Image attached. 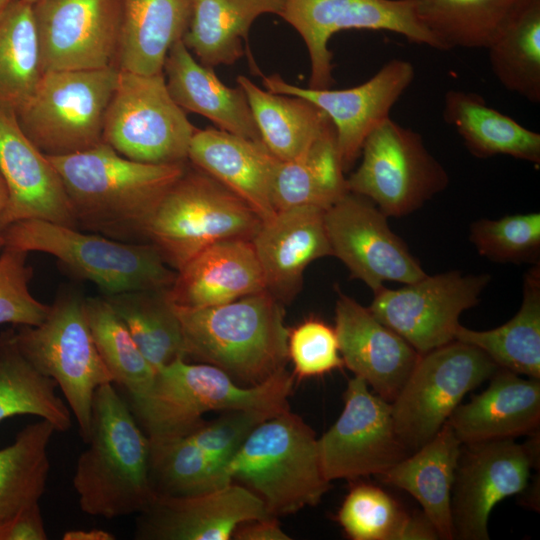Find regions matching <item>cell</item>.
<instances>
[{
    "label": "cell",
    "instance_id": "8992f818",
    "mask_svg": "<svg viewBox=\"0 0 540 540\" xmlns=\"http://www.w3.org/2000/svg\"><path fill=\"white\" fill-rule=\"evenodd\" d=\"M4 246L56 257L103 295L134 290H166L177 272L150 243H130L39 220L14 222L2 229Z\"/></svg>",
    "mask_w": 540,
    "mask_h": 540
},
{
    "label": "cell",
    "instance_id": "9c48e42d",
    "mask_svg": "<svg viewBox=\"0 0 540 540\" xmlns=\"http://www.w3.org/2000/svg\"><path fill=\"white\" fill-rule=\"evenodd\" d=\"M119 69L45 71L16 113L31 142L46 156L82 152L103 142L106 111Z\"/></svg>",
    "mask_w": 540,
    "mask_h": 540
},
{
    "label": "cell",
    "instance_id": "7dc6e473",
    "mask_svg": "<svg viewBox=\"0 0 540 540\" xmlns=\"http://www.w3.org/2000/svg\"><path fill=\"white\" fill-rule=\"evenodd\" d=\"M272 416L257 410H229L186 437L215 459L227 463L253 429Z\"/></svg>",
    "mask_w": 540,
    "mask_h": 540
},
{
    "label": "cell",
    "instance_id": "e0dca14e",
    "mask_svg": "<svg viewBox=\"0 0 540 540\" xmlns=\"http://www.w3.org/2000/svg\"><path fill=\"white\" fill-rule=\"evenodd\" d=\"M388 217L368 198L347 192L324 211L332 255L373 292L385 281L416 282L427 275Z\"/></svg>",
    "mask_w": 540,
    "mask_h": 540
},
{
    "label": "cell",
    "instance_id": "9a60e30c",
    "mask_svg": "<svg viewBox=\"0 0 540 540\" xmlns=\"http://www.w3.org/2000/svg\"><path fill=\"white\" fill-rule=\"evenodd\" d=\"M353 377L343 394L344 408L317 439L322 472L328 481L378 476L411 454L396 432L391 403Z\"/></svg>",
    "mask_w": 540,
    "mask_h": 540
},
{
    "label": "cell",
    "instance_id": "ee69618b",
    "mask_svg": "<svg viewBox=\"0 0 540 540\" xmlns=\"http://www.w3.org/2000/svg\"><path fill=\"white\" fill-rule=\"evenodd\" d=\"M470 241L479 255L496 263H533L540 257V213L479 219L470 225Z\"/></svg>",
    "mask_w": 540,
    "mask_h": 540
},
{
    "label": "cell",
    "instance_id": "ffe728a7",
    "mask_svg": "<svg viewBox=\"0 0 540 540\" xmlns=\"http://www.w3.org/2000/svg\"><path fill=\"white\" fill-rule=\"evenodd\" d=\"M270 516L255 493L233 483L196 495L155 493L149 505L139 513L134 538L229 540L240 524Z\"/></svg>",
    "mask_w": 540,
    "mask_h": 540
},
{
    "label": "cell",
    "instance_id": "c3c4849f",
    "mask_svg": "<svg viewBox=\"0 0 540 540\" xmlns=\"http://www.w3.org/2000/svg\"><path fill=\"white\" fill-rule=\"evenodd\" d=\"M48 538L39 504L0 522V540H46Z\"/></svg>",
    "mask_w": 540,
    "mask_h": 540
},
{
    "label": "cell",
    "instance_id": "f1b7e54d",
    "mask_svg": "<svg viewBox=\"0 0 540 540\" xmlns=\"http://www.w3.org/2000/svg\"><path fill=\"white\" fill-rule=\"evenodd\" d=\"M116 67L144 75L163 73L166 56L182 40L192 0H119Z\"/></svg>",
    "mask_w": 540,
    "mask_h": 540
},
{
    "label": "cell",
    "instance_id": "b9f144b4",
    "mask_svg": "<svg viewBox=\"0 0 540 540\" xmlns=\"http://www.w3.org/2000/svg\"><path fill=\"white\" fill-rule=\"evenodd\" d=\"M348 192L344 171L331 155L305 160H279L275 169L271 201L275 212L301 206L324 210Z\"/></svg>",
    "mask_w": 540,
    "mask_h": 540
},
{
    "label": "cell",
    "instance_id": "7c38bea8",
    "mask_svg": "<svg viewBox=\"0 0 540 540\" xmlns=\"http://www.w3.org/2000/svg\"><path fill=\"white\" fill-rule=\"evenodd\" d=\"M499 367L481 349L454 340L421 354L391 402L394 426L413 453L431 440L463 397Z\"/></svg>",
    "mask_w": 540,
    "mask_h": 540
},
{
    "label": "cell",
    "instance_id": "83f0119b",
    "mask_svg": "<svg viewBox=\"0 0 540 540\" xmlns=\"http://www.w3.org/2000/svg\"><path fill=\"white\" fill-rule=\"evenodd\" d=\"M461 446L446 422L431 440L377 476L384 484L409 493L441 540H454L451 494Z\"/></svg>",
    "mask_w": 540,
    "mask_h": 540
},
{
    "label": "cell",
    "instance_id": "603a6c76",
    "mask_svg": "<svg viewBox=\"0 0 540 540\" xmlns=\"http://www.w3.org/2000/svg\"><path fill=\"white\" fill-rule=\"evenodd\" d=\"M324 211L301 206L276 212L251 239L266 288L281 302L292 299L300 289L310 263L332 255Z\"/></svg>",
    "mask_w": 540,
    "mask_h": 540
},
{
    "label": "cell",
    "instance_id": "1f68e13d",
    "mask_svg": "<svg viewBox=\"0 0 540 540\" xmlns=\"http://www.w3.org/2000/svg\"><path fill=\"white\" fill-rule=\"evenodd\" d=\"M285 0H192L188 50L209 68L231 65L244 55L252 23L263 14L279 15Z\"/></svg>",
    "mask_w": 540,
    "mask_h": 540
},
{
    "label": "cell",
    "instance_id": "d6a6232c",
    "mask_svg": "<svg viewBox=\"0 0 540 540\" xmlns=\"http://www.w3.org/2000/svg\"><path fill=\"white\" fill-rule=\"evenodd\" d=\"M441 50L487 48L497 34L537 0H406Z\"/></svg>",
    "mask_w": 540,
    "mask_h": 540
},
{
    "label": "cell",
    "instance_id": "5bb4252c",
    "mask_svg": "<svg viewBox=\"0 0 540 540\" xmlns=\"http://www.w3.org/2000/svg\"><path fill=\"white\" fill-rule=\"evenodd\" d=\"M487 273L458 270L404 284L399 289L382 286L374 293L371 313L424 354L455 340L462 312L476 306L488 286Z\"/></svg>",
    "mask_w": 540,
    "mask_h": 540
},
{
    "label": "cell",
    "instance_id": "f35d334b",
    "mask_svg": "<svg viewBox=\"0 0 540 540\" xmlns=\"http://www.w3.org/2000/svg\"><path fill=\"white\" fill-rule=\"evenodd\" d=\"M497 80L508 91L540 102V0L509 22L486 48Z\"/></svg>",
    "mask_w": 540,
    "mask_h": 540
},
{
    "label": "cell",
    "instance_id": "4dcf8cb0",
    "mask_svg": "<svg viewBox=\"0 0 540 540\" xmlns=\"http://www.w3.org/2000/svg\"><path fill=\"white\" fill-rule=\"evenodd\" d=\"M443 119L477 158L505 155L540 164V134L489 106L475 92L448 90L444 96Z\"/></svg>",
    "mask_w": 540,
    "mask_h": 540
},
{
    "label": "cell",
    "instance_id": "ac0fdd59",
    "mask_svg": "<svg viewBox=\"0 0 540 540\" xmlns=\"http://www.w3.org/2000/svg\"><path fill=\"white\" fill-rule=\"evenodd\" d=\"M415 78V69L405 59H391L369 80L348 89H312L295 86L280 75H262L267 91L302 97L321 110L331 120L336 145L344 172L361 154L368 135L386 119L396 102Z\"/></svg>",
    "mask_w": 540,
    "mask_h": 540
},
{
    "label": "cell",
    "instance_id": "7402d4cb",
    "mask_svg": "<svg viewBox=\"0 0 540 540\" xmlns=\"http://www.w3.org/2000/svg\"><path fill=\"white\" fill-rule=\"evenodd\" d=\"M334 328L344 366L391 403L421 354L369 308L340 291Z\"/></svg>",
    "mask_w": 540,
    "mask_h": 540
},
{
    "label": "cell",
    "instance_id": "6da1fadb",
    "mask_svg": "<svg viewBox=\"0 0 540 540\" xmlns=\"http://www.w3.org/2000/svg\"><path fill=\"white\" fill-rule=\"evenodd\" d=\"M47 157L63 183L78 229L130 243H147L151 214L187 165L137 162L104 142Z\"/></svg>",
    "mask_w": 540,
    "mask_h": 540
},
{
    "label": "cell",
    "instance_id": "44dd1931",
    "mask_svg": "<svg viewBox=\"0 0 540 540\" xmlns=\"http://www.w3.org/2000/svg\"><path fill=\"white\" fill-rule=\"evenodd\" d=\"M0 172L9 198L1 231L21 220L78 225L63 183L49 158L21 129L16 114L0 109Z\"/></svg>",
    "mask_w": 540,
    "mask_h": 540
},
{
    "label": "cell",
    "instance_id": "7bdbcfd3",
    "mask_svg": "<svg viewBox=\"0 0 540 540\" xmlns=\"http://www.w3.org/2000/svg\"><path fill=\"white\" fill-rule=\"evenodd\" d=\"M337 520L352 540H413L418 512H408L376 485L358 483L345 497Z\"/></svg>",
    "mask_w": 540,
    "mask_h": 540
},
{
    "label": "cell",
    "instance_id": "4316f807",
    "mask_svg": "<svg viewBox=\"0 0 540 540\" xmlns=\"http://www.w3.org/2000/svg\"><path fill=\"white\" fill-rule=\"evenodd\" d=\"M163 74L171 97L184 111L202 115L223 131L262 141L243 89L223 84L182 40L170 48Z\"/></svg>",
    "mask_w": 540,
    "mask_h": 540
},
{
    "label": "cell",
    "instance_id": "f6af8a7d",
    "mask_svg": "<svg viewBox=\"0 0 540 540\" xmlns=\"http://www.w3.org/2000/svg\"><path fill=\"white\" fill-rule=\"evenodd\" d=\"M27 252L4 246L0 253V325L37 326L47 317L50 305L29 290L32 268Z\"/></svg>",
    "mask_w": 540,
    "mask_h": 540
},
{
    "label": "cell",
    "instance_id": "74e56055",
    "mask_svg": "<svg viewBox=\"0 0 540 540\" xmlns=\"http://www.w3.org/2000/svg\"><path fill=\"white\" fill-rule=\"evenodd\" d=\"M166 290L102 295L125 323L141 353L155 370L178 358L185 359L181 324Z\"/></svg>",
    "mask_w": 540,
    "mask_h": 540
},
{
    "label": "cell",
    "instance_id": "f546056e",
    "mask_svg": "<svg viewBox=\"0 0 540 540\" xmlns=\"http://www.w3.org/2000/svg\"><path fill=\"white\" fill-rule=\"evenodd\" d=\"M237 83L247 97L263 143L279 160H304L317 143L335 135L329 117L312 102L263 90L243 75L237 77Z\"/></svg>",
    "mask_w": 540,
    "mask_h": 540
},
{
    "label": "cell",
    "instance_id": "8fae6325",
    "mask_svg": "<svg viewBox=\"0 0 540 540\" xmlns=\"http://www.w3.org/2000/svg\"><path fill=\"white\" fill-rule=\"evenodd\" d=\"M360 155L346 178L348 191L370 199L387 217L415 212L450 182L422 136L391 118L368 135Z\"/></svg>",
    "mask_w": 540,
    "mask_h": 540
},
{
    "label": "cell",
    "instance_id": "d590c367",
    "mask_svg": "<svg viewBox=\"0 0 540 540\" xmlns=\"http://www.w3.org/2000/svg\"><path fill=\"white\" fill-rule=\"evenodd\" d=\"M43 73L33 5L14 0L0 12V109L16 114Z\"/></svg>",
    "mask_w": 540,
    "mask_h": 540
},
{
    "label": "cell",
    "instance_id": "277c9868",
    "mask_svg": "<svg viewBox=\"0 0 540 540\" xmlns=\"http://www.w3.org/2000/svg\"><path fill=\"white\" fill-rule=\"evenodd\" d=\"M173 307L186 360L213 365L242 386L286 369L289 329L281 301L268 290L212 307Z\"/></svg>",
    "mask_w": 540,
    "mask_h": 540
},
{
    "label": "cell",
    "instance_id": "d4e9b609",
    "mask_svg": "<svg viewBox=\"0 0 540 540\" xmlns=\"http://www.w3.org/2000/svg\"><path fill=\"white\" fill-rule=\"evenodd\" d=\"M447 423L462 444L532 435L539 431L540 379L498 368L489 386L459 404Z\"/></svg>",
    "mask_w": 540,
    "mask_h": 540
},
{
    "label": "cell",
    "instance_id": "836d02e7",
    "mask_svg": "<svg viewBox=\"0 0 540 540\" xmlns=\"http://www.w3.org/2000/svg\"><path fill=\"white\" fill-rule=\"evenodd\" d=\"M522 293L520 309L507 323L486 331L460 324L455 340L481 349L499 368L540 379V262L525 273Z\"/></svg>",
    "mask_w": 540,
    "mask_h": 540
},
{
    "label": "cell",
    "instance_id": "816d5d0a",
    "mask_svg": "<svg viewBox=\"0 0 540 540\" xmlns=\"http://www.w3.org/2000/svg\"><path fill=\"white\" fill-rule=\"evenodd\" d=\"M9 198L8 188L6 182L0 172V224L3 212L7 206ZM4 248V239L2 236L1 226H0V253Z\"/></svg>",
    "mask_w": 540,
    "mask_h": 540
},
{
    "label": "cell",
    "instance_id": "ba28073f",
    "mask_svg": "<svg viewBox=\"0 0 540 540\" xmlns=\"http://www.w3.org/2000/svg\"><path fill=\"white\" fill-rule=\"evenodd\" d=\"M15 339L26 358L56 382L86 444L95 391L114 382L94 343L85 298L73 291L60 294L45 320L37 326H20Z\"/></svg>",
    "mask_w": 540,
    "mask_h": 540
},
{
    "label": "cell",
    "instance_id": "2e32d148",
    "mask_svg": "<svg viewBox=\"0 0 540 540\" xmlns=\"http://www.w3.org/2000/svg\"><path fill=\"white\" fill-rule=\"evenodd\" d=\"M279 16L304 40L310 59L309 88L333 83L330 38L343 30H382L441 50L406 0H285Z\"/></svg>",
    "mask_w": 540,
    "mask_h": 540
},
{
    "label": "cell",
    "instance_id": "d6986e66",
    "mask_svg": "<svg viewBox=\"0 0 540 540\" xmlns=\"http://www.w3.org/2000/svg\"><path fill=\"white\" fill-rule=\"evenodd\" d=\"M33 12L44 72L116 67L119 0H40Z\"/></svg>",
    "mask_w": 540,
    "mask_h": 540
},
{
    "label": "cell",
    "instance_id": "484cf974",
    "mask_svg": "<svg viewBox=\"0 0 540 540\" xmlns=\"http://www.w3.org/2000/svg\"><path fill=\"white\" fill-rule=\"evenodd\" d=\"M267 290L264 275L250 240L215 243L177 271L166 290L168 300L184 308L226 304Z\"/></svg>",
    "mask_w": 540,
    "mask_h": 540
},
{
    "label": "cell",
    "instance_id": "60d3db41",
    "mask_svg": "<svg viewBox=\"0 0 540 540\" xmlns=\"http://www.w3.org/2000/svg\"><path fill=\"white\" fill-rule=\"evenodd\" d=\"M150 478L156 494L188 496L232 483L226 463L194 444L188 437L150 445Z\"/></svg>",
    "mask_w": 540,
    "mask_h": 540
},
{
    "label": "cell",
    "instance_id": "f907efd6",
    "mask_svg": "<svg viewBox=\"0 0 540 540\" xmlns=\"http://www.w3.org/2000/svg\"><path fill=\"white\" fill-rule=\"evenodd\" d=\"M64 540H114L116 537L102 529H90V530H70L64 533Z\"/></svg>",
    "mask_w": 540,
    "mask_h": 540
},
{
    "label": "cell",
    "instance_id": "52a82bcc",
    "mask_svg": "<svg viewBox=\"0 0 540 540\" xmlns=\"http://www.w3.org/2000/svg\"><path fill=\"white\" fill-rule=\"evenodd\" d=\"M261 223L254 210L236 194L199 168L186 165L183 175L151 214L145 239L177 272L215 243L251 241Z\"/></svg>",
    "mask_w": 540,
    "mask_h": 540
},
{
    "label": "cell",
    "instance_id": "5b68a950",
    "mask_svg": "<svg viewBox=\"0 0 540 540\" xmlns=\"http://www.w3.org/2000/svg\"><path fill=\"white\" fill-rule=\"evenodd\" d=\"M274 517L317 505L330 488L314 430L290 410L256 426L226 463Z\"/></svg>",
    "mask_w": 540,
    "mask_h": 540
},
{
    "label": "cell",
    "instance_id": "4fadbf2b",
    "mask_svg": "<svg viewBox=\"0 0 540 540\" xmlns=\"http://www.w3.org/2000/svg\"><path fill=\"white\" fill-rule=\"evenodd\" d=\"M529 437L523 444L513 438L462 444L451 494L454 540H489L492 509L526 490L539 460V431Z\"/></svg>",
    "mask_w": 540,
    "mask_h": 540
},
{
    "label": "cell",
    "instance_id": "f5cc1de1",
    "mask_svg": "<svg viewBox=\"0 0 540 540\" xmlns=\"http://www.w3.org/2000/svg\"><path fill=\"white\" fill-rule=\"evenodd\" d=\"M14 0H0V12Z\"/></svg>",
    "mask_w": 540,
    "mask_h": 540
},
{
    "label": "cell",
    "instance_id": "ab89813d",
    "mask_svg": "<svg viewBox=\"0 0 540 540\" xmlns=\"http://www.w3.org/2000/svg\"><path fill=\"white\" fill-rule=\"evenodd\" d=\"M85 312L98 353L114 384L127 396L143 394L156 370L141 353L127 326L103 296L85 298Z\"/></svg>",
    "mask_w": 540,
    "mask_h": 540
},
{
    "label": "cell",
    "instance_id": "681fc988",
    "mask_svg": "<svg viewBox=\"0 0 540 540\" xmlns=\"http://www.w3.org/2000/svg\"><path fill=\"white\" fill-rule=\"evenodd\" d=\"M236 540H290L277 517L256 519L240 524L232 535Z\"/></svg>",
    "mask_w": 540,
    "mask_h": 540
},
{
    "label": "cell",
    "instance_id": "3957f363",
    "mask_svg": "<svg viewBox=\"0 0 540 540\" xmlns=\"http://www.w3.org/2000/svg\"><path fill=\"white\" fill-rule=\"evenodd\" d=\"M86 445L73 475L81 510L106 519L142 512L155 495L150 442L114 383L95 391Z\"/></svg>",
    "mask_w": 540,
    "mask_h": 540
},
{
    "label": "cell",
    "instance_id": "db71d44e",
    "mask_svg": "<svg viewBox=\"0 0 540 540\" xmlns=\"http://www.w3.org/2000/svg\"><path fill=\"white\" fill-rule=\"evenodd\" d=\"M26 1L29 2V3H31V4L33 5V4L37 3V2L40 1V0H26Z\"/></svg>",
    "mask_w": 540,
    "mask_h": 540
},
{
    "label": "cell",
    "instance_id": "7a4b0ae2",
    "mask_svg": "<svg viewBox=\"0 0 540 540\" xmlns=\"http://www.w3.org/2000/svg\"><path fill=\"white\" fill-rule=\"evenodd\" d=\"M293 384L294 375L284 369L259 385L242 386L213 365L178 358L157 369L150 387L127 402L150 445H157L188 436L210 411H289Z\"/></svg>",
    "mask_w": 540,
    "mask_h": 540
},
{
    "label": "cell",
    "instance_id": "30bf717a",
    "mask_svg": "<svg viewBox=\"0 0 540 540\" xmlns=\"http://www.w3.org/2000/svg\"><path fill=\"white\" fill-rule=\"evenodd\" d=\"M196 128L171 97L163 73L119 70L104 121L103 142L142 163L188 162Z\"/></svg>",
    "mask_w": 540,
    "mask_h": 540
},
{
    "label": "cell",
    "instance_id": "8d00e7d4",
    "mask_svg": "<svg viewBox=\"0 0 540 540\" xmlns=\"http://www.w3.org/2000/svg\"><path fill=\"white\" fill-rule=\"evenodd\" d=\"M45 419L26 425L0 449V522L39 504L48 481V446L54 433Z\"/></svg>",
    "mask_w": 540,
    "mask_h": 540
},
{
    "label": "cell",
    "instance_id": "bcb514c9",
    "mask_svg": "<svg viewBox=\"0 0 540 540\" xmlns=\"http://www.w3.org/2000/svg\"><path fill=\"white\" fill-rule=\"evenodd\" d=\"M288 358L300 379L322 376L344 366L335 328L318 318H309L289 330Z\"/></svg>",
    "mask_w": 540,
    "mask_h": 540
},
{
    "label": "cell",
    "instance_id": "e575fe53",
    "mask_svg": "<svg viewBox=\"0 0 540 540\" xmlns=\"http://www.w3.org/2000/svg\"><path fill=\"white\" fill-rule=\"evenodd\" d=\"M57 388L21 352L14 329L0 334V422L32 415L52 423L57 432H67L72 426L71 411Z\"/></svg>",
    "mask_w": 540,
    "mask_h": 540
},
{
    "label": "cell",
    "instance_id": "cb8c5ba5",
    "mask_svg": "<svg viewBox=\"0 0 540 540\" xmlns=\"http://www.w3.org/2000/svg\"><path fill=\"white\" fill-rule=\"evenodd\" d=\"M188 161L246 202L262 222L276 214L271 188L279 159L263 141L218 128L196 129Z\"/></svg>",
    "mask_w": 540,
    "mask_h": 540
}]
</instances>
